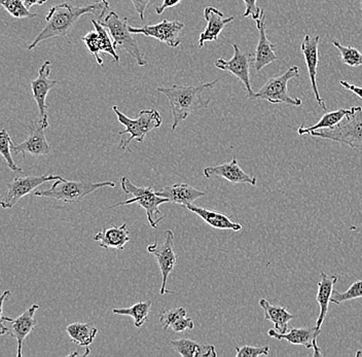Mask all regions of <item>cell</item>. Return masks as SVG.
Instances as JSON below:
<instances>
[{"label": "cell", "mask_w": 362, "mask_h": 357, "mask_svg": "<svg viewBox=\"0 0 362 357\" xmlns=\"http://www.w3.org/2000/svg\"><path fill=\"white\" fill-rule=\"evenodd\" d=\"M107 0H96L93 4L83 6H74L70 4H57L49 11L45 17L44 29L28 47L33 51L38 45L54 37H63L68 45H71L69 38L70 31L78 23L79 18L88 13H93L96 19L101 17L110 8Z\"/></svg>", "instance_id": "cell-1"}, {"label": "cell", "mask_w": 362, "mask_h": 357, "mask_svg": "<svg viewBox=\"0 0 362 357\" xmlns=\"http://www.w3.org/2000/svg\"><path fill=\"white\" fill-rule=\"evenodd\" d=\"M219 78L201 83L198 86L174 85L172 87H158L157 91L162 93L168 99L171 106L173 123L172 130H175L181 122L185 121L194 112L205 110L209 105L210 97H204L214 89Z\"/></svg>", "instance_id": "cell-2"}, {"label": "cell", "mask_w": 362, "mask_h": 357, "mask_svg": "<svg viewBox=\"0 0 362 357\" xmlns=\"http://www.w3.org/2000/svg\"><path fill=\"white\" fill-rule=\"evenodd\" d=\"M112 110L117 115L119 123L124 127V130L121 131L119 134L121 135V137H124L127 134L130 135L129 139H121V142H119V148L124 151H132L130 148L132 140H137L139 144H142L149 132L160 128L162 125V115L158 110H141L138 115L137 119H131V117H127L117 105L112 106Z\"/></svg>", "instance_id": "cell-3"}, {"label": "cell", "mask_w": 362, "mask_h": 357, "mask_svg": "<svg viewBox=\"0 0 362 357\" xmlns=\"http://www.w3.org/2000/svg\"><path fill=\"white\" fill-rule=\"evenodd\" d=\"M122 189L127 195L132 198L115 203L110 208L124 206V205L138 204L146 212L147 221L153 229H157L158 223L164 218V214L160 211L158 207L165 203H169L167 199L158 196L157 192L153 191L151 187H137L129 180L126 176L121 178Z\"/></svg>", "instance_id": "cell-4"}, {"label": "cell", "mask_w": 362, "mask_h": 357, "mask_svg": "<svg viewBox=\"0 0 362 357\" xmlns=\"http://www.w3.org/2000/svg\"><path fill=\"white\" fill-rule=\"evenodd\" d=\"M96 20L107 29L115 47L124 49L131 57L135 59L140 67L146 66L147 61L144 57L141 49L138 47L137 42L133 36L134 35L131 33L128 18L119 17V13L110 10V8Z\"/></svg>", "instance_id": "cell-5"}, {"label": "cell", "mask_w": 362, "mask_h": 357, "mask_svg": "<svg viewBox=\"0 0 362 357\" xmlns=\"http://www.w3.org/2000/svg\"><path fill=\"white\" fill-rule=\"evenodd\" d=\"M310 135L316 139L339 142L351 148L359 150L362 148V107L353 106L352 112L344 117L334 128L313 131Z\"/></svg>", "instance_id": "cell-6"}, {"label": "cell", "mask_w": 362, "mask_h": 357, "mask_svg": "<svg viewBox=\"0 0 362 357\" xmlns=\"http://www.w3.org/2000/svg\"><path fill=\"white\" fill-rule=\"evenodd\" d=\"M113 182H70V180H56L55 184L47 189H36L33 195L42 198L53 199V200L63 201L69 204H76L83 200L85 197L98 191L102 187H115Z\"/></svg>", "instance_id": "cell-7"}, {"label": "cell", "mask_w": 362, "mask_h": 357, "mask_svg": "<svg viewBox=\"0 0 362 357\" xmlns=\"http://www.w3.org/2000/svg\"><path fill=\"white\" fill-rule=\"evenodd\" d=\"M300 78V69L298 66L289 67L282 76L272 78L267 81L259 91L250 97V100H266L272 104H287L291 106H302V100L291 97L288 93V83L293 78Z\"/></svg>", "instance_id": "cell-8"}, {"label": "cell", "mask_w": 362, "mask_h": 357, "mask_svg": "<svg viewBox=\"0 0 362 357\" xmlns=\"http://www.w3.org/2000/svg\"><path fill=\"white\" fill-rule=\"evenodd\" d=\"M60 175H45L42 176H16L13 180L6 184V191L1 200V206L4 209H11L19 202L23 197L29 195L36 191L40 185L52 180H62Z\"/></svg>", "instance_id": "cell-9"}, {"label": "cell", "mask_w": 362, "mask_h": 357, "mask_svg": "<svg viewBox=\"0 0 362 357\" xmlns=\"http://www.w3.org/2000/svg\"><path fill=\"white\" fill-rule=\"evenodd\" d=\"M40 308V305L33 304L27 309L24 313L18 316L17 318L6 317L1 316L0 317V334H10L13 339L17 340V357H22L23 344L27 336L30 334L36 325V320H34L35 312Z\"/></svg>", "instance_id": "cell-10"}, {"label": "cell", "mask_w": 362, "mask_h": 357, "mask_svg": "<svg viewBox=\"0 0 362 357\" xmlns=\"http://www.w3.org/2000/svg\"><path fill=\"white\" fill-rule=\"evenodd\" d=\"M233 49H234V55L230 60H225L223 58L217 59L214 62V66L236 76L245 87L247 98H250L255 94L250 83V65L251 61H253V53L242 52L237 44L233 45Z\"/></svg>", "instance_id": "cell-11"}, {"label": "cell", "mask_w": 362, "mask_h": 357, "mask_svg": "<svg viewBox=\"0 0 362 357\" xmlns=\"http://www.w3.org/2000/svg\"><path fill=\"white\" fill-rule=\"evenodd\" d=\"M164 234L165 240L162 246H158V241H156L153 245L147 246V252L155 255L158 265L160 267V273H162V286H160V291L162 295L173 293L167 289V281H168L169 275L171 274L174 267L177 263V257L174 252L173 232L171 230H166Z\"/></svg>", "instance_id": "cell-12"}, {"label": "cell", "mask_w": 362, "mask_h": 357, "mask_svg": "<svg viewBox=\"0 0 362 357\" xmlns=\"http://www.w3.org/2000/svg\"><path fill=\"white\" fill-rule=\"evenodd\" d=\"M51 61H45L40 70H38V76L35 80L31 81V90H33V96L37 103L38 121L42 124V127L47 129L49 127V115H47V96L49 91L56 87V80H51L49 76L52 72Z\"/></svg>", "instance_id": "cell-13"}, {"label": "cell", "mask_w": 362, "mask_h": 357, "mask_svg": "<svg viewBox=\"0 0 362 357\" xmlns=\"http://www.w3.org/2000/svg\"><path fill=\"white\" fill-rule=\"evenodd\" d=\"M185 28V24L177 21L163 20L160 23L146 25L142 27H130L133 35H142L153 37L169 47H177L181 44L180 33Z\"/></svg>", "instance_id": "cell-14"}, {"label": "cell", "mask_w": 362, "mask_h": 357, "mask_svg": "<svg viewBox=\"0 0 362 357\" xmlns=\"http://www.w3.org/2000/svg\"><path fill=\"white\" fill-rule=\"evenodd\" d=\"M29 135L25 141L19 144H11V151L19 155L22 153L25 158L26 155L33 157L49 155L51 148L45 139V130L40 121H34L29 125Z\"/></svg>", "instance_id": "cell-15"}, {"label": "cell", "mask_w": 362, "mask_h": 357, "mask_svg": "<svg viewBox=\"0 0 362 357\" xmlns=\"http://www.w3.org/2000/svg\"><path fill=\"white\" fill-rule=\"evenodd\" d=\"M319 42L320 36H312L305 35L300 45V51L304 55L305 64H307L308 71H309L310 81H311V87L315 94V98L319 105L325 110H327V104L321 97L319 93L318 86H317V69L319 64Z\"/></svg>", "instance_id": "cell-16"}, {"label": "cell", "mask_w": 362, "mask_h": 357, "mask_svg": "<svg viewBox=\"0 0 362 357\" xmlns=\"http://www.w3.org/2000/svg\"><path fill=\"white\" fill-rule=\"evenodd\" d=\"M203 172L208 180L221 177L225 178L233 185H250L255 187L257 184V180L255 176L244 172L243 169L238 164L236 158H233L232 161L228 163L206 167Z\"/></svg>", "instance_id": "cell-17"}, {"label": "cell", "mask_w": 362, "mask_h": 357, "mask_svg": "<svg viewBox=\"0 0 362 357\" xmlns=\"http://www.w3.org/2000/svg\"><path fill=\"white\" fill-rule=\"evenodd\" d=\"M264 20H266L264 19V10L262 8L259 19L255 21L257 24V28L259 31V42H257V49L253 53V67H255V71L257 72L262 71L264 67L279 59L277 54H276L275 45L272 44L270 40H268V36H267V24Z\"/></svg>", "instance_id": "cell-18"}, {"label": "cell", "mask_w": 362, "mask_h": 357, "mask_svg": "<svg viewBox=\"0 0 362 357\" xmlns=\"http://www.w3.org/2000/svg\"><path fill=\"white\" fill-rule=\"evenodd\" d=\"M321 333V329H317L316 325L310 329H291L285 334H280L275 329L268 332L271 338L279 341H286L289 344L304 346L307 349H313V356H322L320 348L317 345V339Z\"/></svg>", "instance_id": "cell-19"}, {"label": "cell", "mask_w": 362, "mask_h": 357, "mask_svg": "<svg viewBox=\"0 0 362 357\" xmlns=\"http://www.w3.org/2000/svg\"><path fill=\"white\" fill-rule=\"evenodd\" d=\"M204 18L207 22L205 30L199 36V47H203L207 42H216L226 25L234 21V16L225 17L223 12L214 6L204 8Z\"/></svg>", "instance_id": "cell-20"}, {"label": "cell", "mask_w": 362, "mask_h": 357, "mask_svg": "<svg viewBox=\"0 0 362 357\" xmlns=\"http://www.w3.org/2000/svg\"><path fill=\"white\" fill-rule=\"evenodd\" d=\"M157 194L158 196L167 199L169 203H175L182 205L183 207L192 204L194 201L207 195L206 192L198 191L187 184L167 185L158 191Z\"/></svg>", "instance_id": "cell-21"}, {"label": "cell", "mask_w": 362, "mask_h": 357, "mask_svg": "<svg viewBox=\"0 0 362 357\" xmlns=\"http://www.w3.org/2000/svg\"><path fill=\"white\" fill-rule=\"evenodd\" d=\"M94 240L103 250H123L126 244L130 242L131 237L127 223H123L100 230L95 235Z\"/></svg>", "instance_id": "cell-22"}, {"label": "cell", "mask_w": 362, "mask_h": 357, "mask_svg": "<svg viewBox=\"0 0 362 357\" xmlns=\"http://www.w3.org/2000/svg\"><path fill=\"white\" fill-rule=\"evenodd\" d=\"M320 281L318 282V293H317L316 300L320 307L318 318H317L316 327L321 329L328 312L330 300L334 293V284L338 282V276L336 275H327L321 273Z\"/></svg>", "instance_id": "cell-23"}, {"label": "cell", "mask_w": 362, "mask_h": 357, "mask_svg": "<svg viewBox=\"0 0 362 357\" xmlns=\"http://www.w3.org/2000/svg\"><path fill=\"white\" fill-rule=\"evenodd\" d=\"M187 209L192 213L197 214L199 218L203 219L210 227L217 230H230L233 232H238L242 230V226L240 223H235L226 214L221 212L212 211V210L205 209V208L198 207L194 204L187 205Z\"/></svg>", "instance_id": "cell-24"}, {"label": "cell", "mask_w": 362, "mask_h": 357, "mask_svg": "<svg viewBox=\"0 0 362 357\" xmlns=\"http://www.w3.org/2000/svg\"><path fill=\"white\" fill-rule=\"evenodd\" d=\"M259 306L264 312V320H270L275 325V331L280 334L288 332V323L293 320V314L289 313L285 307L273 306L268 300H259Z\"/></svg>", "instance_id": "cell-25"}, {"label": "cell", "mask_w": 362, "mask_h": 357, "mask_svg": "<svg viewBox=\"0 0 362 357\" xmlns=\"http://www.w3.org/2000/svg\"><path fill=\"white\" fill-rule=\"evenodd\" d=\"M169 344L182 357H216L215 347L205 345L189 339L170 340Z\"/></svg>", "instance_id": "cell-26"}, {"label": "cell", "mask_w": 362, "mask_h": 357, "mask_svg": "<svg viewBox=\"0 0 362 357\" xmlns=\"http://www.w3.org/2000/svg\"><path fill=\"white\" fill-rule=\"evenodd\" d=\"M66 333L72 342L83 347H89L96 338L98 329L93 323L76 322L68 325Z\"/></svg>", "instance_id": "cell-27"}, {"label": "cell", "mask_w": 362, "mask_h": 357, "mask_svg": "<svg viewBox=\"0 0 362 357\" xmlns=\"http://www.w3.org/2000/svg\"><path fill=\"white\" fill-rule=\"evenodd\" d=\"M353 107L351 108H341V110H334V112H327L320 121L315 125L310 126V127H305L304 125L300 126L298 128V135L303 136V135H310V133L313 131L325 130V129L334 128V126L338 125L339 122L343 121L344 117H347L352 112Z\"/></svg>", "instance_id": "cell-28"}, {"label": "cell", "mask_w": 362, "mask_h": 357, "mask_svg": "<svg viewBox=\"0 0 362 357\" xmlns=\"http://www.w3.org/2000/svg\"><path fill=\"white\" fill-rule=\"evenodd\" d=\"M151 309V300H144V302L136 303L129 308L113 309L112 313L121 316H130L134 320L135 327L139 329L148 320Z\"/></svg>", "instance_id": "cell-29"}, {"label": "cell", "mask_w": 362, "mask_h": 357, "mask_svg": "<svg viewBox=\"0 0 362 357\" xmlns=\"http://www.w3.org/2000/svg\"><path fill=\"white\" fill-rule=\"evenodd\" d=\"M0 6L16 19H34L37 17L25 6L24 0H0Z\"/></svg>", "instance_id": "cell-30"}, {"label": "cell", "mask_w": 362, "mask_h": 357, "mask_svg": "<svg viewBox=\"0 0 362 357\" xmlns=\"http://www.w3.org/2000/svg\"><path fill=\"white\" fill-rule=\"evenodd\" d=\"M92 24L94 25L95 30L98 33L99 37H100L102 52L112 56L113 62H119V56L117 53V49H115L117 47L113 44L112 36H110L107 29L102 26L96 19L92 20Z\"/></svg>", "instance_id": "cell-31"}, {"label": "cell", "mask_w": 362, "mask_h": 357, "mask_svg": "<svg viewBox=\"0 0 362 357\" xmlns=\"http://www.w3.org/2000/svg\"><path fill=\"white\" fill-rule=\"evenodd\" d=\"M332 45L338 49L344 64L350 67L362 66V53L359 49L351 46H343L337 40H332Z\"/></svg>", "instance_id": "cell-32"}, {"label": "cell", "mask_w": 362, "mask_h": 357, "mask_svg": "<svg viewBox=\"0 0 362 357\" xmlns=\"http://www.w3.org/2000/svg\"><path fill=\"white\" fill-rule=\"evenodd\" d=\"M11 144H13V141H11L10 134L6 132V129H4L0 132V153L6 160V164L11 171L16 173H24V170L16 164L11 157V151H11Z\"/></svg>", "instance_id": "cell-33"}, {"label": "cell", "mask_w": 362, "mask_h": 357, "mask_svg": "<svg viewBox=\"0 0 362 357\" xmlns=\"http://www.w3.org/2000/svg\"><path fill=\"white\" fill-rule=\"evenodd\" d=\"M362 298V279L357 280L352 286L346 291H334L332 293V300L330 302L334 304L339 305L341 303L347 302V300H352L355 299H361Z\"/></svg>", "instance_id": "cell-34"}, {"label": "cell", "mask_w": 362, "mask_h": 357, "mask_svg": "<svg viewBox=\"0 0 362 357\" xmlns=\"http://www.w3.org/2000/svg\"><path fill=\"white\" fill-rule=\"evenodd\" d=\"M81 40H83L89 53L94 55L95 59H96L97 64L102 66V65H103V59L100 57L102 47L98 33H97L96 30L90 31V33H88L87 35L83 36Z\"/></svg>", "instance_id": "cell-35"}, {"label": "cell", "mask_w": 362, "mask_h": 357, "mask_svg": "<svg viewBox=\"0 0 362 357\" xmlns=\"http://www.w3.org/2000/svg\"><path fill=\"white\" fill-rule=\"evenodd\" d=\"M187 315V312L185 308H176L173 310L163 311L160 314V324L163 329L166 331L168 327H171L180 318Z\"/></svg>", "instance_id": "cell-36"}, {"label": "cell", "mask_w": 362, "mask_h": 357, "mask_svg": "<svg viewBox=\"0 0 362 357\" xmlns=\"http://www.w3.org/2000/svg\"><path fill=\"white\" fill-rule=\"evenodd\" d=\"M270 353V347L269 346H262V347H255V346H242L236 347L237 357H257L262 356H269Z\"/></svg>", "instance_id": "cell-37"}, {"label": "cell", "mask_w": 362, "mask_h": 357, "mask_svg": "<svg viewBox=\"0 0 362 357\" xmlns=\"http://www.w3.org/2000/svg\"><path fill=\"white\" fill-rule=\"evenodd\" d=\"M243 1L246 6L245 12L243 13V17H250L253 21H257V19H259L262 8L257 6V0H243Z\"/></svg>", "instance_id": "cell-38"}, {"label": "cell", "mask_w": 362, "mask_h": 357, "mask_svg": "<svg viewBox=\"0 0 362 357\" xmlns=\"http://www.w3.org/2000/svg\"><path fill=\"white\" fill-rule=\"evenodd\" d=\"M171 327L175 333H183V332L187 331V329H194V323L192 318L185 316V317L178 320L174 324H172Z\"/></svg>", "instance_id": "cell-39"}, {"label": "cell", "mask_w": 362, "mask_h": 357, "mask_svg": "<svg viewBox=\"0 0 362 357\" xmlns=\"http://www.w3.org/2000/svg\"><path fill=\"white\" fill-rule=\"evenodd\" d=\"M130 1L132 2L136 13L139 16V19L142 21L146 20V10L151 0H130Z\"/></svg>", "instance_id": "cell-40"}, {"label": "cell", "mask_w": 362, "mask_h": 357, "mask_svg": "<svg viewBox=\"0 0 362 357\" xmlns=\"http://www.w3.org/2000/svg\"><path fill=\"white\" fill-rule=\"evenodd\" d=\"M180 1L181 0H163V4L156 8V13H157V15H162L167 8H174V6L180 4Z\"/></svg>", "instance_id": "cell-41"}, {"label": "cell", "mask_w": 362, "mask_h": 357, "mask_svg": "<svg viewBox=\"0 0 362 357\" xmlns=\"http://www.w3.org/2000/svg\"><path fill=\"white\" fill-rule=\"evenodd\" d=\"M341 87L344 89L348 90V91L354 93L356 96H358L359 98L362 100V87H359V86L353 85V83H350L349 81H339Z\"/></svg>", "instance_id": "cell-42"}, {"label": "cell", "mask_w": 362, "mask_h": 357, "mask_svg": "<svg viewBox=\"0 0 362 357\" xmlns=\"http://www.w3.org/2000/svg\"><path fill=\"white\" fill-rule=\"evenodd\" d=\"M47 1L49 0H24L25 6L28 8H33V6H42Z\"/></svg>", "instance_id": "cell-43"}, {"label": "cell", "mask_w": 362, "mask_h": 357, "mask_svg": "<svg viewBox=\"0 0 362 357\" xmlns=\"http://www.w3.org/2000/svg\"><path fill=\"white\" fill-rule=\"evenodd\" d=\"M361 11H362V2H361Z\"/></svg>", "instance_id": "cell-44"}, {"label": "cell", "mask_w": 362, "mask_h": 357, "mask_svg": "<svg viewBox=\"0 0 362 357\" xmlns=\"http://www.w3.org/2000/svg\"><path fill=\"white\" fill-rule=\"evenodd\" d=\"M361 2H362V0H361Z\"/></svg>", "instance_id": "cell-45"}]
</instances>
